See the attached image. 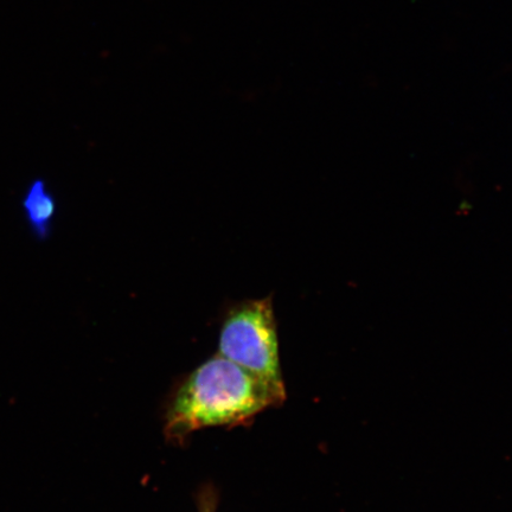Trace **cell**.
<instances>
[{
    "mask_svg": "<svg viewBox=\"0 0 512 512\" xmlns=\"http://www.w3.org/2000/svg\"><path fill=\"white\" fill-rule=\"evenodd\" d=\"M285 400L286 393L216 355L192 371L175 390L166 409L164 434L171 443L182 444L203 428L246 425Z\"/></svg>",
    "mask_w": 512,
    "mask_h": 512,
    "instance_id": "obj_1",
    "label": "cell"
},
{
    "mask_svg": "<svg viewBox=\"0 0 512 512\" xmlns=\"http://www.w3.org/2000/svg\"><path fill=\"white\" fill-rule=\"evenodd\" d=\"M217 355L286 393L271 297L247 300L228 311L221 326Z\"/></svg>",
    "mask_w": 512,
    "mask_h": 512,
    "instance_id": "obj_2",
    "label": "cell"
},
{
    "mask_svg": "<svg viewBox=\"0 0 512 512\" xmlns=\"http://www.w3.org/2000/svg\"><path fill=\"white\" fill-rule=\"evenodd\" d=\"M22 208L31 233L38 240H47L56 217L57 204L46 181L35 179L24 192Z\"/></svg>",
    "mask_w": 512,
    "mask_h": 512,
    "instance_id": "obj_3",
    "label": "cell"
},
{
    "mask_svg": "<svg viewBox=\"0 0 512 512\" xmlns=\"http://www.w3.org/2000/svg\"><path fill=\"white\" fill-rule=\"evenodd\" d=\"M200 503V512L216 511L217 499L214 492H211L210 490L202 492Z\"/></svg>",
    "mask_w": 512,
    "mask_h": 512,
    "instance_id": "obj_4",
    "label": "cell"
}]
</instances>
